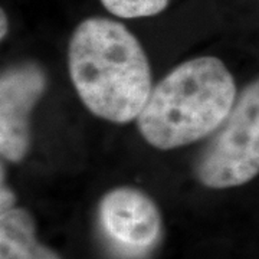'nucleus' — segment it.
<instances>
[{
  "label": "nucleus",
  "instance_id": "0eeeda50",
  "mask_svg": "<svg viewBox=\"0 0 259 259\" xmlns=\"http://www.w3.org/2000/svg\"><path fill=\"white\" fill-rule=\"evenodd\" d=\"M114 16L139 19L156 16L166 9L168 0H100Z\"/></svg>",
  "mask_w": 259,
  "mask_h": 259
},
{
  "label": "nucleus",
  "instance_id": "20e7f679",
  "mask_svg": "<svg viewBox=\"0 0 259 259\" xmlns=\"http://www.w3.org/2000/svg\"><path fill=\"white\" fill-rule=\"evenodd\" d=\"M98 228L118 256H147L161 238L163 221L156 202L137 187H115L104 194L97 210Z\"/></svg>",
  "mask_w": 259,
  "mask_h": 259
},
{
  "label": "nucleus",
  "instance_id": "39448f33",
  "mask_svg": "<svg viewBox=\"0 0 259 259\" xmlns=\"http://www.w3.org/2000/svg\"><path fill=\"white\" fill-rule=\"evenodd\" d=\"M44 68L35 62L9 66L0 78V153L20 163L30 148V114L47 91Z\"/></svg>",
  "mask_w": 259,
  "mask_h": 259
},
{
  "label": "nucleus",
  "instance_id": "f03ea898",
  "mask_svg": "<svg viewBox=\"0 0 259 259\" xmlns=\"http://www.w3.org/2000/svg\"><path fill=\"white\" fill-rule=\"evenodd\" d=\"M233 75L219 58L199 56L177 65L151 90L137 118L141 137L175 150L212 136L236 101Z\"/></svg>",
  "mask_w": 259,
  "mask_h": 259
},
{
  "label": "nucleus",
  "instance_id": "6e6552de",
  "mask_svg": "<svg viewBox=\"0 0 259 259\" xmlns=\"http://www.w3.org/2000/svg\"><path fill=\"white\" fill-rule=\"evenodd\" d=\"M16 206V194L9 186L5 185V179H2V190H0V212L8 210Z\"/></svg>",
  "mask_w": 259,
  "mask_h": 259
},
{
  "label": "nucleus",
  "instance_id": "423d86ee",
  "mask_svg": "<svg viewBox=\"0 0 259 259\" xmlns=\"http://www.w3.org/2000/svg\"><path fill=\"white\" fill-rule=\"evenodd\" d=\"M0 259H62L37 241L36 223L23 207L0 212Z\"/></svg>",
  "mask_w": 259,
  "mask_h": 259
},
{
  "label": "nucleus",
  "instance_id": "f257e3e1",
  "mask_svg": "<svg viewBox=\"0 0 259 259\" xmlns=\"http://www.w3.org/2000/svg\"><path fill=\"white\" fill-rule=\"evenodd\" d=\"M68 69L87 110L114 124L137 120L153 90L150 62L139 39L111 19H85L75 28Z\"/></svg>",
  "mask_w": 259,
  "mask_h": 259
},
{
  "label": "nucleus",
  "instance_id": "1a4fd4ad",
  "mask_svg": "<svg viewBox=\"0 0 259 259\" xmlns=\"http://www.w3.org/2000/svg\"><path fill=\"white\" fill-rule=\"evenodd\" d=\"M0 20H2V28H0V36H2V39L6 36V33H8V16H6V13H5V10H2V18H0Z\"/></svg>",
  "mask_w": 259,
  "mask_h": 259
},
{
  "label": "nucleus",
  "instance_id": "7ed1b4c3",
  "mask_svg": "<svg viewBox=\"0 0 259 259\" xmlns=\"http://www.w3.org/2000/svg\"><path fill=\"white\" fill-rule=\"evenodd\" d=\"M209 189H231L259 175V76L238 95L228 118L213 133L194 166Z\"/></svg>",
  "mask_w": 259,
  "mask_h": 259
}]
</instances>
